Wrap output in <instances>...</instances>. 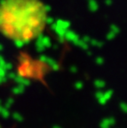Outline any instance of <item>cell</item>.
Instances as JSON below:
<instances>
[{
  "label": "cell",
  "mask_w": 127,
  "mask_h": 128,
  "mask_svg": "<svg viewBox=\"0 0 127 128\" xmlns=\"http://www.w3.org/2000/svg\"><path fill=\"white\" fill-rule=\"evenodd\" d=\"M48 10L41 0H2L0 33L7 39L26 44L46 29Z\"/></svg>",
  "instance_id": "cell-1"
},
{
  "label": "cell",
  "mask_w": 127,
  "mask_h": 128,
  "mask_svg": "<svg viewBox=\"0 0 127 128\" xmlns=\"http://www.w3.org/2000/svg\"><path fill=\"white\" fill-rule=\"evenodd\" d=\"M50 70L51 67L47 62L33 57L25 52L20 53L17 58L16 71L18 75L24 79L45 83L44 80L46 79V76L49 74Z\"/></svg>",
  "instance_id": "cell-2"
}]
</instances>
